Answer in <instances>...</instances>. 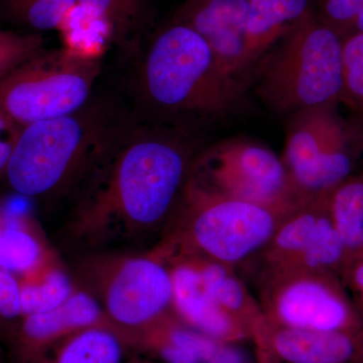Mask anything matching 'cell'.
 <instances>
[{
    "instance_id": "1",
    "label": "cell",
    "mask_w": 363,
    "mask_h": 363,
    "mask_svg": "<svg viewBox=\"0 0 363 363\" xmlns=\"http://www.w3.org/2000/svg\"><path fill=\"white\" fill-rule=\"evenodd\" d=\"M197 154L183 128L142 131L105 155L64 225L72 247L90 252L162 238L192 177Z\"/></svg>"
},
{
    "instance_id": "2",
    "label": "cell",
    "mask_w": 363,
    "mask_h": 363,
    "mask_svg": "<svg viewBox=\"0 0 363 363\" xmlns=\"http://www.w3.org/2000/svg\"><path fill=\"white\" fill-rule=\"evenodd\" d=\"M140 90L152 111L174 128L226 123L248 104V84L222 70L201 35L171 21L147 49Z\"/></svg>"
},
{
    "instance_id": "3",
    "label": "cell",
    "mask_w": 363,
    "mask_h": 363,
    "mask_svg": "<svg viewBox=\"0 0 363 363\" xmlns=\"http://www.w3.org/2000/svg\"><path fill=\"white\" fill-rule=\"evenodd\" d=\"M100 109L80 111L23 126L14 138L6 176L18 194L58 198L84 186L108 150Z\"/></svg>"
},
{
    "instance_id": "4",
    "label": "cell",
    "mask_w": 363,
    "mask_h": 363,
    "mask_svg": "<svg viewBox=\"0 0 363 363\" xmlns=\"http://www.w3.org/2000/svg\"><path fill=\"white\" fill-rule=\"evenodd\" d=\"M252 73L255 95L274 113L293 116L340 104L343 40L311 11L259 60Z\"/></svg>"
},
{
    "instance_id": "5",
    "label": "cell",
    "mask_w": 363,
    "mask_h": 363,
    "mask_svg": "<svg viewBox=\"0 0 363 363\" xmlns=\"http://www.w3.org/2000/svg\"><path fill=\"white\" fill-rule=\"evenodd\" d=\"M283 217L213 192L191 177L173 220L155 247L194 253L234 269L266 248Z\"/></svg>"
},
{
    "instance_id": "6",
    "label": "cell",
    "mask_w": 363,
    "mask_h": 363,
    "mask_svg": "<svg viewBox=\"0 0 363 363\" xmlns=\"http://www.w3.org/2000/svg\"><path fill=\"white\" fill-rule=\"evenodd\" d=\"M73 278L128 339L131 332L171 311V274L166 262L152 250H93L79 257Z\"/></svg>"
},
{
    "instance_id": "7",
    "label": "cell",
    "mask_w": 363,
    "mask_h": 363,
    "mask_svg": "<svg viewBox=\"0 0 363 363\" xmlns=\"http://www.w3.org/2000/svg\"><path fill=\"white\" fill-rule=\"evenodd\" d=\"M99 71V60L42 51L0 77V114L21 128L74 113L87 105Z\"/></svg>"
},
{
    "instance_id": "8",
    "label": "cell",
    "mask_w": 363,
    "mask_h": 363,
    "mask_svg": "<svg viewBox=\"0 0 363 363\" xmlns=\"http://www.w3.org/2000/svg\"><path fill=\"white\" fill-rule=\"evenodd\" d=\"M336 105L312 107L293 114L283 162L302 199L329 194L351 177L353 147L362 145L357 124L339 116Z\"/></svg>"
},
{
    "instance_id": "9",
    "label": "cell",
    "mask_w": 363,
    "mask_h": 363,
    "mask_svg": "<svg viewBox=\"0 0 363 363\" xmlns=\"http://www.w3.org/2000/svg\"><path fill=\"white\" fill-rule=\"evenodd\" d=\"M192 178L213 192L262 205L281 216L302 203L283 160L250 138H230L201 152Z\"/></svg>"
},
{
    "instance_id": "10",
    "label": "cell",
    "mask_w": 363,
    "mask_h": 363,
    "mask_svg": "<svg viewBox=\"0 0 363 363\" xmlns=\"http://www.w3.org/2000/svg\"><path fill=\"white\" fill-rule=\"evenodd\" d=\"M262 306L267 321L304 330H347L359 326L357 306L340 277L311 269H267Z\"/></svg>"
},
{
    "instance_id": "11",
    "label": "cell",
    "mask_w": 363,
    "mask_h": 363,
    "mask_svg": "<svg viewBox=\"0 0 363 363\" xmlns=\"http://www.w3.org/2000/svg\"><path fill=\"white\" fill-rule=\"evenodd\" d=\"M329 194L298 205L279 220L264 250L267 269L326 271L337 264L343 243L329 213Z\"/></svg>"
},
{
    "instance_id": "12",
    "label": "cell",
    "mask_w": 363,
    "mask_h": 363,
    "mask_svg": "<svg viewBox=\"0 0 363 363\" xmlns=\"http://www.w3.org/2000/svg\"><path fill=\"white\" fill-rule=\"evenodd\" d=\"M168 267L172 279L171 311L184 324L218 342L245 337L247 328L219 307L194 253L152 247Z\"/></svg>"
},
{
    "instance_id": "13",
    "label": "cell",
    "mask_w": 363,
    "mask_h": 363,
    "mask_svg": "<svg viewBox=\"0 0 363 363\" xmlns=\"http://www.w3.org/2000/svg\"><path fill=\"white\" fill-rule=\"evenodd\" d=\"M94 326L116 328L105 316L97 301L78 286L63 304L49 311L21 317L0 333L16 362L30 363L59 341Z\"/></svg>"
},
{
    "instance_id": "14",
    "label": "cell",
    "mask_w": 363,
    "mask_h": 363,
    "mask_svg": "<svg viewBox=\"0 0 363 363\" xmlns=\"http://www.w3.org/2000/svg\"><path fill=\"white\" fill-rule=\"evenodd\" d=\"M248 9L250 0H185L172 21L201 35L222 70L247 82L243 51Z\"/></svg>"
},
{
    "instance_id": "15",
    "label": "cell",
    "mask_w": 363,
    "mask_h": 363,
    "mask_svg": "<svg viewBox=\"0 0 363 363\" xmlns=\"http://www.w3.org/2000/svg\"><path fill=\"white\" fill-rule=\"evenodd\" d=\"M272 352L288 363H348L359 353L358 339L347 330L288 328L266 321L257 330Z\"/></svg>"
},
{
    "instance_id": "16",
    "label": "cell",
    "mask_w": 363,
    "mask_h": 363,
    "mask_svg": "<svg viewBox=\"0 0 363 363\" xmlns=\"http://www.w3.org/2000/svg\"><path fill=\"white\" fill-rule=\"evenodd\" d=\"M128 339L140 352L155 353L166 363H208L222 345L184 324L172 311L131 332Z\"/></svg>"
},
{
    "instance_id": "17",
    "label": "cell",
    "mask_w": 363,
    "mask_h": 363,
    "mask_svg": "<svg viewBox=\"0 0 363 363\" xmlns=\"http://www.w3.org/2000/svg\"><path fill=\"white\" fill-rule=\"evenodd\" d=\"M311 11V0H250L243 51L247 79L259 60Z\"/></svg>"
},
{
    "instance_id": "18",
    "label": "cell",
    "mask_w": 363,
    "mask_h": 363,
    "mask_svg": "<svg viewBox=\"0 0 363 363\" xmlns=\"http://www.w3.org/2000/svg\"><path fill=\"white\" fill-rule=\"evenodd\" d=\"M123 332L94 326L72 334L30 363H150Z\"/></svg>"
},
{
    "instance_id": "19",
    "label": "cell",
    "mask_w": 363,
    "mask_h": 363,
    "mask_svg": "<svg viewBox=\"0 0 363 363\" xmlns=\"http://www.w3.org/2000/svg\"><path fill=\"white\" fill-rule=\"evenodd\" d=\"M52 252L32 215L0 201V269L20 276Z\"/></svg>"
},
{
    "instance_id": "20",
    "label": "cell",
    "mask_w": 363,
    "mask_h": 363,
    "mask_svg": "<svg viewBox=\"0 0 363 363\" xmlns=\"http://www.w3.org/2000/svg\"><path fill=\"white\" fill-rule=\"evenodd\" d=\"M18 277L21 317L54 309L77 290L73 276L52 252L38 266Z\"/></svg>"
},
{
    "instance_id": "21",
    "label": "cell",
    "mask_w": 363,
    "mask_h": 363,
    "mask_svg": "<svg viewBox=\"0 0 363 363\" xmlns=\"http://www.w3.org/2000/svg\"><path fill=\"white\" fill-rule=\"evenodd\" d=\"M203 274L219 307L248 331H257L266 320L262 306L248 292L234 269L200 257Z\"/></svg>"
},
{
    "instance_id": "22",
    "label": "cell",
    "mask_w": 363,
    "mask_h": 363,
    "mask_svg": "<svg viewBox=\"0 0 363 363\" xmlns=\"http://www.w3.org/2000/svg\"><path fill=\"white\" fill-rule=\"evenodd\" d=\"M329 213L348 257L363 252V182L351 176L328 198Z\"/></svg>"
},
{
    "instance_id": "23",
    "label": "cell",
    "mask_w": 363,
    "mask_h": 363,
    "mask_svg": "<svg viewBox=\"0 0 363 363\" xmlns=\"http://www.w3.org/2000/svg\"><path fill=\"white\" fill-rule=\"evenodd\" d=\"M111 26L113 42L128 49L138 39L150 18L149 0H77Z\"/></svg>"
},
{
    "instance_id": "24",
    "label": "cell",
    "mask_w": 363,
    "mask_h": 363,
    "mask_svg": "<svg viewBox=\"0 0 363 363\" xmlns=\"http://www.w3.org/2000/svg\"><path fill=\"white\" fill-rule=\"evenodd\" d=\"M58 30L65 40L64 49L86 59L99 60L106 43L113 42L111 26L77 4L66 14Z\"/></svg>"
},
{
    "instance_id": "25",
    "label": "cell",
    "mask_w": 363,
    "mask_h": 363,
    "mask_svg": "<svg viewBox=\"0 0 363 363\" xmlns=\"http://www.w3.org/2000/svg\"><path fill=\"white\" fill-rule=\"evenodd\" d=\"M23 23L37 30L58 28L77 0H2Z\"/></svg>"
},
{
    "instance_id": "26",
    "label": "cell",
    "mask_w": 363,
    "mask_h": 363,
    "mask_svg": "<svg viewBox=\"0 0 363 363\" xmlns=\"http://www.w3.org/2000/svg\"><path fill=\"white\" fill-rule=\"evenodd\" d=\"M341 104L363 116V33L343 40V91Z\"/></svg>"
},
{
    "instance_id": "27",
    "label": "cell",
    "mask_w": 363,
    "mask_h": 363,
    "mask_svg": "<svg viewBox=\"0 0 363 363\" xmlns=\"http://www.w3.org/2000/svg\"><path fill=\"white\" fill-rule=\"evenodd\" d=\"M320 21L340 39L363 33V0H319Z\"/></svg>"
},
{
    "instance_id": "28",
    "label": "cell",
    "mask_w": 363,
    "mask_h": 363,
    "mask_svg": "<svg viewBox=\"0 0 363 363\" xmlns=\"http://www.w3.org/2000/svg\"><path fill=\"white\" fill-rule=\"evenodd\" d=\"M39 33L21 35L0 30V77L42 52Z\"/></svg>"
},
{
    "instance_id": "29",
    "label": "cell",
    "mask_w": 363,
    "mask_h": 363,
    "mask_svg": "<svg viewBox=\"0 0 363 363\" xmlns=\"http://www.w3.org/2000/svg\"><path fill=\"white\" fill-rule=\"evenodd\" d=\"M21 315L18 277L0 269V330L18 321Z\"/></svg>"
},
{
    "instance_id": "30",
    "label": "cell",
    "mask_w": 363,
    "mask_h": 363,
    "mask_svg": "<svg viewBox=\"0 0 363 363\" xmlns=\"http://www.w3.org/2000/svg\"><path fill=\"white\" fill-rule=\"evenodd\" d=\"M340 279L346 290L352 293L358 312L363 313V252L348 257Z\"/></svg>"
},
{
    "instance_id": "31",
    "label": "cell",
    "mask_w": 363,
    "mask_h": 363,
    "mask_svg": "<svg viewBox=\"0 0 363 363\" xmlns=\"http://www.w3.org/2000/svg\"><path fill=\"white\" fill-rule=\"evenodd\" d=\"M208 363H245V359L240 350L221 345L218 352Z\"/></svg>"
},
{
    "instance_id": "32",
    "label": "cell",
    "mask_w": 363,
    "mask_h": 363,
    "mask_svg": "<svg viewBox=\"0 0 363 363\" xmlns=\"http://www.w3.org/2000/svg\"><path fill=\"white\" fill-rule=\"evenodd\" d=\"M14 138H11L9 142H1L0 140V171H2V169L6 171L7 162H9L11 150H13Z\"/></svg>"
},
{
    "instance_id": "33",
    "label": "cell",
    "mask_w": 363,
    "mask_h": 363,
    "mask_svg": "<svg viewBox=\"0 0 363 363\" xmlns=\"http://www.w3.org/2000/svg\"><path fill=\"white\" fill-rule=\"evenodd\" d=\"M13 123H9V121L6 118V117L2 116L1 114H0V133H1L2 130H6L9 128H13Z\"/></svg>"
},
{
    "instance_id": "34",
    "label": "cell",
    "mask_w": 363,
    "mask_h": 363,
    "mask_svg": "<svg viewBox=\"0 0 363 363\" xmlns=\"http://www.w3.org/2000/svg\"><path fill=\"white\" fill-rule=\"evenodd\" d=\"M357 128L358 130H359L360 136H362V142H363V116H358L357 118Z\"/></svg>"
},
{
    "instance_id": "35",
    "label": "cell",
    "mask_w": 363,
    "mask_h": 363,
    "mask_svg": "<svg viewBox=\"0 0 363 363\" xmlns=\"http://www.w3.org/2000/svg\"><path fill=\"white\" fill-rule=\"evenodd\" d=\"M0 363H2V362H1V357H0Z\"/></svg>"
}]
</instances>
